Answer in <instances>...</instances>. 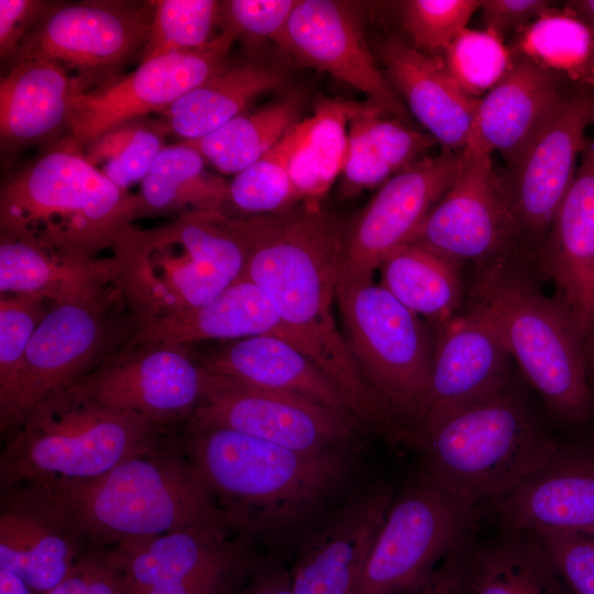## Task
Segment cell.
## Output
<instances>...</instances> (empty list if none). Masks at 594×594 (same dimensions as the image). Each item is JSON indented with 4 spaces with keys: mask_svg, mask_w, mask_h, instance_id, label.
<instances>
[{
    "mask_svg": "<svg viewBox=\"0 0 594 594\" xmlns=\"http://www.w3.org/2000/svg\"><path fill=\"white\" fill-rule=\"evenodd\" d=\"M438 331L426 421L483 398L514 380L512 358L493 323L476 307L468 315L452 317Z\"/></svg>",
    "mask_w": 594,
    "mask_h": 594,
    "instance_id": "cell-26",
    "label": "cell"
},
{
    "mask_svg": "<svg viewBox=\"0 0 594 594\" xmlns=\"http://www.w3.org/2000/svg\"><path fill=\"white\" fill-rule=\"evenodd\" d=\"M336 299L360 371L416 438L430 408L435 354L419 316L373 282L337 292Z\"/></svg>",
    "mask_w": 594,
    "mask_h": 594,
    "instance_id": "cell-9",
    "label": "cell"
},
{
    "mask_svg": "<svg viewBox=\"0 0 594 594\" xmlns=\"http://www.w3.org/2000/svg\"><path fill=\"white\" fill-rule=\"evenodd\" d=\"M240 594H293L290 570L277 558H261Z\"/></svg>",
    "mask_w": 594,
    "mask_h": 594,
    "instance_id": "cell-53",
    "label": "cell"
},
{
    "mask_svg": "<svg viewBox=\"0 0 594 594\" xmlns=\"http://www.w3.org/2000/svg\"><path fill=\"white\" fill-rule=\"evenodd\" d=\"M197 360L211 373L299 395L353 416L320 367L296 345L278 337L255 336L229 341Z\"/></svg>",
    "mask_w": 594,
    "mask_h": 594,
    "instance_id": "cell-30",
    "label": "cell"
},
{
    "mask_svg": "<svg viewBox=\"0 0 594 594\" xmlns=\"http://www.w3.org/2000/svg\"><path fill=\"white\" fill-rule=\"evenodd\" d=\"M475 306L495 327L506 351L548 414L565 425L593 416L585 339L568 311L505 270L481 275Z\"/></svg>",
    "mask_w": 594,
    "mask_h": 594,
    "instance_id": "cell-8",
    "label": "cell"
},
{
    "mask_svg": "<svg viewBox=\"0 0 594 594\" xmlns=\"http://www.w3.org/2000/svg\"><path fill=\"white\" fill-rule=\"evenodd\" d=\"M117 285L85 302L54 305L37 326L8 411L0 417L2 433L18 429L33 408L95 370L123 342L131 322Z\"/></svg>",
    "mask_w": 594,
    "mask_h": 594,
    "instance_id": "cell-11",
    "label": "cell"
},
{
    "mask_svg": "<svg viewBox=\"0 0 594 594\" xmlns=\"http://www.w3.org/2000/svg\"><path fill=\"white\" fill-rule=\"evenodd\" d=\"M111 250L132 322L211 301L243 277L246 260L237 217L223 209L189 211L155 228L130 226Z\"/></svg>",
    "mask_w": 594,
    "mask_h": 594,
    "instance_id": "cell-5",
    "label": "cell"
},
{
    "mask_svg": "<svg viewBox=\"0 0 594 594\" xmlns=\"http://www.w3.org/2000/svg\"><path fill=\"white\" fill-rule=\"evenodd\" d=\"M0 594H38L13 572L0 569Z\"/></svg>",
    "mask_w": 594,
    "mask_h": 594,
    "instance_id": "cell-54",
    "label": "cell"
},
{
    "mask_svg": "<svg viewBox=\"0 0 594 594\" xmlns=\"http://www.w3.org/2000/svg\"><path fill=\"white\" fill-rule=\"evenodd\" d=\"M501 529L594 538V460L563 446L543 468L490 505Z\"/></svg>",
    "mask_w": 594,
    "mask_h": 594,
    "instance_id": "cell-25",
    "label": "cell"
},
{
    "mask_svg": "<svg viewBox=\"0 0 594 594\" xmlns=\"http://www.w3.org/2000/svg\"><path fill=\"white\" fill-rule=\"evenodd\" d=\"M411 241L475 264L481 275L518 255L514 219L490 153L468 142L451 186Z\"/></svg>",
    "mask_w": 594,
    "mask_h": 594,
    "instance_id": "cell-14",
    "label": "cell"
},
{
    "mask_svg": "<svg viewBox=\"0 0 594 594\" xmlns=\"http://www.w3.org/2000/svg\"><path fill=\"white\" fill-rule=\"evenodd\" d=\"M179 442L237 532L271 551L305 541L358 461V449L299 452L190 419Z\"/></svg>",
    "mask_w": 594,
    "mask_h": 594,
    "instance_id": "cell-2",
    "label": "cell"
},
{
    "mask_svg": "<svg viewBox=\"0 0 594 594\" xmlns=\"http://www.w3.org/2000/svg\"><path fill=\"white\" fill-rule=\"evenodd\" d=\"M510 51L576 89L594 91V31L568 7H551L518 33Z\"/></svg>",
    "mask_w": 594,
    "mask_h": 594,
    "instance_id": "cell-36",
    "label": "cell"
},
{
    "mask_svg": "<svg viewBox=\"0 0 594 594\" xmlns=\"http://www.w3.org/2000/svg\"><path fill=\"white\" fill-rule=\"evenodd\" d=\"M150 40L142 61L173 52L194 51L207 46L219 34L220 1L156 0Z\"/></svg>",
    "mask_w": 594,
    "mask_h": 594,
    "instance_id": "cell-42",
    "label": "cell"
},
{
    "mask_svg": "<svg viewBox=\"0 0 594 594\" xmlns=\"http://www.w3.org/2000/svg\"><path fill=\"white\" fill-rule=\"evenodd\" d=\"M46 594H127V586L108 550L88 549Z\"/></svg>",
    "mask_w": 594,
    "mask_h": 594,
    "instance_id": "cell-49",
    "label": "cell"
},
{
    "mask_svg": "<svg viewBox=\"0 0 594 594\" xmlns=\"http://www.w3.org/2000/svg\"><path fill=\"white\" fill-rule=\"evenodd\" d=\"M551 7L543 0H483L479 11L484 29L503 37L512 31L519 33Z\"/></svg>",
    "mask_w": 594,
    "mask_h": 594,
    "instance_id": "cell-50",
    "label": "cell"
},
{
    "mask_svg": "<svg viewBox=\"0 0 594 594\" xmlns=\"http://www.w3.org/2000/svg\"><path fill=\"white\" fill-rule=\"evenodd\" d=\"M551 553L571 594H594V538L534 530Z\"/></svg>",
    "mask_w": 594,
    "mask_h": 594,
    "instance_id": "cell-48",
    "label": "cell"
},
{
    "mask_svg": "<svg viewBox=\"0 0 594 594\" xmlns=\"http://www.w3.org/2000/svg\"><path fill=\"white\" fill-rule=\"evenodd\" d=\"M361 103L324 100L309 118L308 130L289 161L292 176L311 189H329L343 170L349 148L350 118Z\"/></svg>",
    "mask_w": 594,
    "mask_h": 594,
    "instance_id": "cell-38",
    "label": "cell"
},
{
    "mask_svg": "<svg viewBox=\"0 0 594 594\" xmlns=\"http://www.w3.org/2000/svg\"><path fill=\"white\" fill-rule=\"evenodd\" d=\"M138 198L66 138L11 176L0 191V232L56 253L98 257L138 218Z\"/></svg>",
    "mask_w": 594,
    "mask_h": 594,
    "instance_id": "cell-6",
    "label": "cell"
},
{
    "mask_svg": "<svg viewBox=\"0 0 594 594\" xmlns=\"http://www.w3.org/2000/svg\"><path fill=\"white\" fill-rule=\"evenodd\" d=\"M237 36L222 28L207 46L141 61L127 76L82 92L74 103L66 139L79 151L125 121L165 111L227 64Z\"/></svg>",
    "mask_w": 594,
    "mask_h": 594,
    "instance_id": "cell-18",
    "label": "cell"
},
{
    "mask_svg": "<svg viewBox=\"0 0 594 594\" xmlns=\"http://www.w3.org/2000/svg\"><path fill=\"white\" fill-rule=\"evenodd\" d=\"M594 123V91H576L502 178L515 223L518 255L536 262L576 174Z\"/></svg>",
    "mask_w": 594,
    "mask_h": 594,
    "instance_id": "cell-17",
    "label": "cell"
},
{
    "mask_svg": "<svg viewBox=\"0 0 594 594\" xmlns=\"http://www.w3.org/2000/svg\"><path fill=\"white\" fill-rule=\"evenodd\" d=\"M565 7L580 15L594 31V0H572Z\"/></svg>",
    "mask_w": 594,
    "mask_h": 594,
    "instance_id": "cell-55",
    "label": "cell"
},
{
    "mask_svg": "<svg viewBox=\"0 0 594 594\" xmlns=\"http://www.w3.org/2000/svg\"><path fill=\"white\" fill-rule=\"evenodd\" d=\"M210 378L186 348L124 340L77 384L106 407L158 429L187 422Z\"/></svg>",
    "mask_w": 594,
    "mask_h": 594,
    "instance_id": "cell-16",
    "label": "cell"
},
{
    "mask_svg": "<svg viewBox=\"0 0 594 594\" xmlns=\"http://www.w3.org/2000/svg\"><path fill=\"white\" fill-rule=\"evenodd\" d=\"M459 262L420 243L407 242L381 263V285L417 316L439 326L455 316L463 283Z\"/></svg>",
    "mask_w": 594,
    "mask_h": 594,
    "instance_id": "cell-34",
    "label": "cell"
},
{
    "mask_svg": "<svg viewBox=\"0 0 594 594\" xmlns=\"http://www.w3.org/2000/svg\"><path fill=\"white\" fill-rule=\"evenodd\" d=\"M86 547L47 486L24 482L1 490L0 569L46 594L69 573Z\"/></svg>",
    "mask_w": 594,
    "mask_h": 594,
    "instance_id": "cell-20",
    "label": "cell"
},
{
    "mask_svg": "<svg viewBox=\"0 0 594 594\" xmlns=\"http://www.w3.org/2000/svg\"><path fill=\"white\" fill-rule=\"evenodd\" d=\"M464 594H571L551 553L531 530L501 529L474 541Z\"/></svg>",
    "mask_w": 594,
    "mask_h": 594,
    "instance_id": "cell-32",
    "label": "cell"
},
{
    "mask_svg": "<svg viewBox=\"0 0 594 594\" xmlns=\"http://www.w3.org/2000/svg\"><path fill=\"white\" fill-rule=\"evenodd\" d=\"M308 119L300 121L273 148L229 184V202L243 212L266 215L286 210L299 200L289 177V161L305 135Z\"/></svg>",
    "mask_w": 594,
    "mask_h": 594,
    "instance_id": "cell-40",
    "label": "cell"
},
{
    "mask_svg": "<svg viewBox=\"0 0 594 594\" xmlns=\"http://www.w3.org/2000/svg\"><path fill=\"white\" fill-rule=\"evenodd\" d=\"M298 0H229L220 1L222 28L237 38L276 41Z\"/></svg>",
    "mask_w": 594,
    "mask_h": 594,
    "instance_id": "cell-45",
    "label": "cell"
},
{
    "mask_svg": "<svg viewBox=\"0 0 594 594\" xmlns=\"http://www.w3.org/2000/svg\"><path fill=\"white\" fill-rule=\"evenodd\" d=\"M190 420L306 453L358 449L365 432L349 414L299 395L211 372L207 391Z\"/></svg>",
    "mask_w": 594,
    "mask_h": 594,
    "instance_id": "cell-15",
    "label": "cell"
},
{
    "mask_svg": "<svg viewBox=\"0 0 594 594\" xmlns=\"http://www.w3.org/2000/svg\"><path fill=\"white\" fill-rule=\"evenodd\" d=\"M373 103L361 105L349 121V148L343 167V191L349 196L375 186L394 174L374 145L365 122Z\"/></svg>",
    "mask_w": 594,
    "mask_h": 594,
    "instance_id": "cell-46",
    "label": "cell"
},
{
    "mask_svg": "<svg viewBox=\"0 0 594 594\" xmlns=\"http://www.w3.org/2000/svg\"><path fill=\"white\" fill-rule=\"evenodd\" d=\"M441 61L463 94L481 99L506 75L514 56L495 32L465 28L442 53Z\"/></svg>",
    "mask_w": 594,
    "mask_h": 594,
    "instance_id": "cell-41",
    "label": "cell"
},
{
    "mask_svg": "<svg viewBox=\"0 0 594 594\" xmlns=\"http://www.w3.org/2000/svg\"><path fill=\"white\" fill-rule=\"evenodd\" d=\"M276 44L298 63L327 72L360 90L384 113L406 116L405 107L378 69L351 8L333 0H300Z\"/></svg>",
    "mask_w": 594,
    "mask_h": 594,
    "instance_id": "cell-21",
    "label": "cell"
},
{
    "mask_svg": "<svg viewBox=\"0 0 594 594\" xmlns=\"http://www.w3.org/2000/svg\"><path fill=\"white\" fill-rule=\"evenodd\" d=\"M380 56L389 84L442 151L462 152L481 99L463 94L441 58L430 57L399 38L384 42Z\"/></svg>",
    "mask_w": 594,
    "mask_h": 594,
    "instance_id": "cell-28",
    "label": "cell"
},
{
    "mask_svg": "<svg viewBox=\"0 0 594 594\" xmlns=\"http://www.w3.org/2000/svg\"><path fill=\"white\" fill-rule=\"evenodd\" d=\"M153 1L88 0L48 4L21 42L13 63L44 58L67 68L92 88L146 46ZM96 86V87H97Z\"/></svg>",
    "mask_w": 594,
    "mask_h": 594,
    "instance_id": "cell-12",
    "label": "cell"
},
{
    "mask_svg": "<svg viewBox=\"0 0 594 594\" xmlns=\"http://www.w3.org/2000/svg\"><path fill=\"white\" fill-rule=\"evenodd\" d=\"M169 134L166 123L147 117L118 124L95 138L85 157L122 190L141 183Z\"/></svg>",
    "mask_w": 594,
    "mask_h": 594,
    "instance_id": "cell-39",
    "label": "cell"
},
{
    "mask_svg": "<svg viewBox=\"0 0 594 594\" xmlns=\"http://www.w3.org/2000/svg\"><path fill=\"white\" fill-rule=\"evenodd\" d=\"M255 336H275L293 343L268 296L243 276L205 305L169 316L131 321L128 340L138 344L188 349L199 341H234Z\"/></svg>",
    "mask_w": 594,
    "mask_h": 594,
    "instance_id": "cell-27",
    "label": "cell"
},
{
    "mask_svg": "<svg viewBox=\"0 0 594 594\" xmlns=\"http://www.w3.org/2000/svg\"><path fill=\"white\" fill-rule=\"evenodd\" d=\"M206 162L184 141L165 145L141 182L138 218L223 209L229 202V184L208 174Z\"/></svg>",
    "mask_w": 594,
    "mask_h": 594,
    "instance_id": "cell-35",
    "label": "cell"
},
{
    "mask_svg": "<svg viewBox=\"0 0 594 594\" xmlns=\"http://www.w3.org/2000/svg\"><path fill=\"white\" fill-rule=\"evenodd\" d=\"M45 486L88 549H109L180 529L238 534L179 439L162 440L99 476Z\"/></svg>",
    "mask_w": 594,
    "mask_h": 594,
    "instance_id": "cell-3",
    "label": "cell"
},
{
    "mask_svg": "<svg viewBox=\"0 0 594 594\" xmlns=\"http://www.w3.org/2000/svg\"><path fill=\"white\" fill-rule=\"evenodd\" d=\"M515 380L425 422L416 437L421 469L483 512L548 464L563 448Z\"/></svg>",
    "mask_w": 594,
    "mask_h": 594,
    "instance_id": "cell-4",
    "label": "cell"
},
{
    "mask_svg": "<svg viewBox=\"0 0 594 594\" xmlns=\"http://www.w3.org/2000/svg\"><path fill=\"white\" fill-rule=\"evenodd\" d=\"M304 99L293 92L252 113H242L215 132L191 141L207 162L224 174H238L273 148L300 121Z\"/></svg>",
    "mask_w": 594,
    "mask_h": 594,
    "instance_id": "cell-37",
    "label": "cell"
},
{
    "mask_svg": "<svg viewBox=\"0 0 594 594\" xmlns=\"http://www.w3.org/2000/svg\"><path fill=\"white\" fill-rule=\"evenodd\" d=\"M245 243L244 275L271 299L292 342L331 380L351 414L387 444L413 448L395 417L355 363L333 314L348 224L304 200L286 210L237 217Z\"/></svg>",
    "mask_w": 594,
    "mask_h": 594,
    "instance_id": "cell-1",
    "label": "cell"
},
{
    "mask_svg": "<svg viewBox=\"0 0 594 594\" xmlns=\"http://www.w3.org/2000/svg\"><path fill=\"white\" fill-rule=\"evenodd\" d=\"M284 74L258 63H228L163 111L169 133L201 139L243 113L256 97L280 88Z\"/></svg>",
    "mask_w": 594,
    "mask_h": 594,
    "instance_id": "cell-33",
    "label": "cell"
},
{
    "mask_svg": "<svg viewBox=\"0 0 594 594\" xmlns=\"http://www.w3.org/2000/svg\"><path fill=\"white\" fill-rule=\"evenodd\" d=\"M513 56L506 75L481 98L468 141L491 155L501 154L509 168L580 90L531 62Z\"/></svg>",
    "mask_w": 594,
    "mask_h": 594,
    "instance_id": "cell-24",
    "label": "cell"
},
{
    "mask_svg": "<svg viewBox=\"0 0 594 594\" xmlns=\"http://www.w3.org/2000/svg\"><path fill=\"white\" fill-rule=\"evenodd\" d=\"M373 482L350 495L299 546L290 570L293 594H352L395 497Z\"/></svg>",
    "mask_w": 594,
    "mask_h": 594,
    "instance_id": "cell-22",
    "label": "cell"
},
{
    "mask_svg": "<svg viewBox=\"0 0 594 594\" xmlns=\"http://www.w3.org/2000/svg\"><path fill=\"white\" fill-rule=\"evenodd\" d=\"M382 114L385 113L373 106L365 116L366 128L378 153L394 174L438 144L429 133L411 129L398 120L383 119Z\"/></svg>",
    "mask_w": 594,
    "mask_h": 594,
    "instance_id": "cell-47",
    "label": "cell"
},
{
    "mask_svg": "<svg viewBox=\"0 0 594 594\" xmlns=\"http://www.w3.org/2000/svg\"><path fill=\"white\" fill-rule=\"evenodd\" d=\"M163 440L162 429L106 407L77 384L43 399L0 454V486L99 476Z\"/></svg>",
    "mask_w": 594,
    "mask_h": 594,
    "instance_id": "cell-7",
    "label": "cell"
},
{
    "mask_svg": "<svg viewBox=\"0 0 594 594\" xmlns=\"http://www.w3.org/2000/svg\"><path fill=\"white\" fill-rule=\"evenodd\" d=\"M112 257H78L48 251L0 232L1 295H32L53 305L89 301L116 286Z\"/></svg>",
    "mask_w": 594,
    "mask_h": 594,
    "instance_id": "cell-31",
    "label": "cell"
},
{
    "mask_svg": "<svg viewBox=\"0 0 594 594\" xmlns=\"http://www.w3.org/2000/svg\"><path fill=\"white\" fill-rule=\"evenodd\" d=\"M590 386H591V393H592L593 415H594V366H593V376H592V380H590Z\"/></svg>",
    "mask_w": 594,
    "mask_h": 594,
    "instance_id": "cell-56",
    "label": "cell"
},
{
    "mask_svg": "<svg viewBox=\"0 0 594 594\" xmlns=\"http://www.w3.org/2000/svg\"><path fill=\"white\" fill-rule=\"evenodd\" d=\"M88 84L44 58H24L0 81V134L7 147L48 141L69 130L75 100Z\"/></svg>",
    "mask_w": 594,
    "mask_h": 594,
    "instance_id": "cell-29",
    "label": "cell"
},
{
    "mask_svg": "<svg viewBox=\"0 0 594 594\" xmlns=\"http://www.w3.org/2000/svg\"><path fill=\"white\" fill-rule=\"evenodd\" d=\"M480 0H410L403 2V26L419 51L443 53L468 28Z\"/></svg>",
    "mask_w": 594,
    "mask_h": 594,
    "instance_id": "cell-44",
    "label": "cell"
},
{
    "mask_svg": "<svg viewBox=\"0 0 594 594\" xmlns=\"http://www.w3.org/2000/svg\"><path fill=\"white\" fill-rule=\"evenodd\" d=\"M475 540L451 552L426 578L397 594H464L468 562Z\"/></svg>",
    "mask_w": 594,
    "mask_h": 594,
    "instance_id": "cell-52",
    "label": "cell"
},
{
    "mask_svg": "<svg viewBox=\"0 0 594 594\" xmlns=\"http://www.w3.org/2000/svg\"><path fill=\"white\" fill-rule=\"evenodd\" d=\"M422 469L396 492L352 594H397L476 538L482 518Z\"/></svg>",
    "mask_w": 594,
    "mask_h": 594,
    "instance_id": "cell-10",
    "label": "cell"
},
{
    "mask_svg": "<svg viewBox=\"0 0 594 594\" xmlns=\"http://www.w3.org/2000/svg\"><path fill=\"white\" fill-rule=\"evenodd\" d=\"M460 153L442 151L436 156L425 155L384 183L348 224L337 292L373 282L382 261L413 240L451 186Z\"/></svg>",
    "mask_w": 594,
    "mask_h": 594,
    "instance_id": "cell-19",
    "label": "cell"
},
{
    "mask_svg": "<svg viewBox=\"0 0 594 594\" xmlns=\"http://www.w3.org/2000/svg\"><path fill=\"white\" fill-rule=\"evenodd\" d=\"M41 0H0V55L12 58L48 7Z\"/></svg>",
    "mask_w": 594,
    "mask_h": 594,
    "instance_id": "cell-51",
    "label": "cell"
},
{
    "mask_svg": "<svg viewBox=\"0 0 594 594\" xmlns=\"http://www.w3.org/2000/svg\"><path fill=\"white\" fill-rule=\"evenodd\" d=\"M536 263L587 341L594 331V138L581 154Z\"/></svg>",
    "mask_w": 594,
    "mask_h": 594,
    "instance_id": "cell-23",
    "label": "cell"
},
{
    "mask_svg": "<svg viewBox=\"0 0 594 594\" xmlns=\"http://www.w3.org/2000/svg\"><path fill=\"white\" fill-rule=\"evenodd\" d=\"M245 537L219 529H180L106 549L127 594H238L258 560Z\"/></svg>",
    "mask_w": 594,
    "mask_h": 594,
    "instance_id": "cell-13",
    "label": "cell"
},
{
    "mask_svg": "<svg viewBox=\"0 0 594 594\" xmlns=\"http://www.w3.org/2000/svg\"><path fill=\"white\" fill-rule=\"evenodd\" d=\"M53 306L32 295L0 297V417L12 403L31 339Z\"/></svg>",
    "mask_w": 594,
    "mask_h": 594,
    "instance_id": "cell-43",
    "label": "cell"
}]
</instances>
